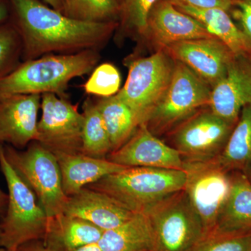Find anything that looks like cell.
Wrapping results in <instances>:
<instances>
[{"label": "cell", "instance_id": "1", "mask_svg": "<svg viewBox=\"0 0 251 251\" xmlns=\"http://www.w3.org/2000/svg\"><path fill=\"white\" fill-rule=\"evenodd\" d=\"M13 21L22 42V62L48 54L98 50L116 23L88 22L68 17L38 0H9Z\"/></svg>", "mask_w": 251, "mask_h": 251}, {"label": "cell", "instance_id": "2", "mask_svg": "<svg viewBox=\"0 0 251 251\" xmlns=\"http://www.w3.org/2000/svg\"><path fill=\"white\" fill-rule=\"evenodd\" d=\"M100 59L98 50L48 54L22 62L0 80V97L16 94H54L67 98L69 82L92 72Z\"/></svg>", "mask_w": 251, "mask_h": 251}, {"label": "cell", "instance_id": "3", "mask_svg": "<svg viewBox=\"0 0 251 251\" xmlns=\"http://www.w3.org/2000/svg\"><path fill=\"white\" fill-rule=\"evenodd\" d=\"M186 180L183 170L132 167L104 176L86 188L108 195L135 214H144L184 190Z\"/></svg>", "mask_w": 251, "mask_h": 251}, {"label": "cell", "instance_id": "4", "mask_svg": "<svg viewBox=\"0 0 251 251\" xmlns=\"http://www.w3.org/2000/svg\"><path fill=\"white\" fill-rule=\"evenodd\" d=\"M0 169L9 191L7 207L0 224V244L16 251L25 243L44 239L49 218L32 190L6 159L2 143H0Z\"/></svg>", "mask_w": 251, "mask_h": 251}, {"label": "cell", "instance_id": "5", "mask_svg": "<svg viewBox=\"0 0 251 251\" xmlns=\"http://www.w3.org/2000/svg\"><path fill=\"white\" fill-rule=\"evenodd\" d=\"M6 159L32 190L48 218L63 214L68 196L63 190L57 158L36 141L25 151L3 144Z\"/></svg>", "mask_w": 251, "mask_h": 251}, {"label": "cell", "instance_id": "6", "mask_svg": "<svg viewBox=\"0 0 251 251\" xmlns=\"http://www.w3.org/2000/svg\"><path fill=\"white\" fill-rule=\"evenodd\" d=\"M175 60L164 49L132 61L123 88L116 94L133 112L138 125H146L163 98L174 72Z\"/></svg>", "mask_w": 251, "mask_h": 251}, {"label": "cell", "instance_id": "7", "mask_svg": "<svg viewBox=\"0 0 251 251\" xmlns=\"http://www.w3.org/2000/svg\"><path fill=\"white\" fill-rule=\"evenodd\" d=\"M152 226L156 251H191L205 235L204 226L184 190L144 213Z\"/></svg>", "mask_w": 251, "mask_h": 251}, {"label": "cell", "instance_id": "8", "mask_svg": "<svg viewBox=\"0 0 251 251\" xmlns=\"http://www.w3.org/2000/svg\"><path fill=\"white\" fill-rule=\"evenodd\" d=\"M211 87L182 63L175 61L171 83L146 125L156 135L173 130L202 107L209 106Z\"/></svg>", "mask_w": 251, "mask_h": 251}, {"label": "cell", "instance_id": "9", "mask_svg": "<svg viewBox=\"0 0 251 251\" xmlns=\"http://www.w3.org/2000/svg\"><path fill=\"white\" fill-rule=\"evenodd\" d=\"M184 191L204 226L205 234L216 227L231 188V175L215 160L184 161Z\"/></svg>", "mask_w": 251, "mask_h": 251}, {"label": "cell", "instance_id": "10", "mask_svg": "<svg viewBox=\"0 0 251 251\" xmlns=\"http://www.w3.org/2000/svg\"><path fill=\"white\" fill-rule=\"evenodd\" d=\"M41 117L35 141L53 153H82L83 115L77 105L54 94L41 95Z\"/></svg>", "mask_w": 251, "mask_h": 251}, {"label": "cell", "instance_id": "11", "mask_svg": "<svg viewBox=\"0 0 251 251\" xmlns=\"http://www.w3.org/2000/svg\"><path fill=\"white\" fill-rule=\"evenodd\" d=\"M235 125L210 108L196 112L172 130V147L184 161L214 159L222 152Z\"/></svg>", "mask_w": 251, "mask_h": 251}, {"label": "cell", "instance_id": "12", "mask_svg": "<svg viewBox=\"0 0 251 251\" xmlns=\"http://www.w3.org/2000/svg\"><path fill=\"white\" fill-rule=\"evenodd\" d=\"M170 55L189 68L211 89L224 78L234 54L216 38L193 39L164 48Z\"/></svg>", "mask_w": 251, "mask_h": 251}, {"label": "cell", "instance_id": "13", "mask_svg": "<svg viewBox=\"0 0 251 251\" xmlns=\"http://www.w3.org/2000/svg\"><path fill=\"white\" fill-rule=\"evenodd\" d=\"M107 159L128 168L181 170L184 160L173 147L163 143L146 125L139 126L126 143L109 153Z\"/></svg>", "mask_w": 251, "mask_h": 251}, {"label": "cell", "instance_id": "14", "mask_svg": "<svg viewBox=\"0 0 251 251\" xmlns=\"http://www.w3.org/2000/svg\"><path fill=\"white\" fill-rule=\"evenodd\" d=\"M251 103V56L234 54L222 80L212 89L209 107L230 123H237L242 109Z\"/></svg>", "mask_w": 251, "mask_h": 251}, {"label": "cell", "instance_id": "15", "mask_svg": "<svg viewBox=\"0 0 251 251\" xmlns=\"http://www.w3.org/2000/svg\"><path fill=\"white\" fill-rule=\"evenodd\" d=\"M41 103L39 94L0 97V143L21 150L35 141Z\"/></svg>", "mask_w": 251, "mask_h": 251}, {"label": "cell", "instance_id": "16", "mask_svg": "<svg viewBox=\"0 0 251 251\" xmlns=\"http://www.w3.org/2000/svg\"><path fill=\"white\" fill-rule=\"evenodd\" d=\"M144 34L163 49L181 41L214 37L196 18L176 9L171 0L157 1Z\"/></svg>", "mask_w": 251, "mask_h": 251}, {"label": "cell", "instance_id": "17", "mask_svg": "<svg viewBox=\"0 0 251 251\" xmlns=\"http://www.w3.org/2000/svg\"><path fill=\"white\" fill-rule=\"evenodd\" d=\"M64 214L89 221L103 231L118 227L135 214L108 195L86 187L68 198Z\"/></svg>", "mask_w": 251, "mask_h": 251}, {"label": "cell", "instance_id": "18", "mask_svg": "<svg viewBox=\"0 0 251 251\" xmlns=\"http://www.w3.org/2000/svg\"><path fill=\"white\" fill-rule=\"evenodd\" d=\"M55 156L62 175L63 190L68 197L104 176L128 168L107 158H94L82 153L58 154Z\"/></svg>", "mask_w": 251, "mask_h": 251}, {"label": "cell", "instance_id": "19", "mask_svg": "<svg viewBox=\"0 0 251 251\" xmlns=\"http://www.w3.org/2000/svg\"><path fill=\"white\" fill-rule=\"evenodd\" d=\"M103 232L89 221L63 213L49 218L43 241L52 251H67L98 243Z\"/></svg>", "mask_w": 251, "mask_h": 251}, {"label": "cell", "instance_id": "20", "mask_svg": "<svg viewBox=\"0 0 251 251\" xmlns=\"http://www.w3.org/2000/svg\"><path fill=\"white\" fill-rule=\"evenodd\" d=\"M176 9L196 18L216 39L222 41L234 54H249L251 48L247 37L236 25L227 11L221 9H201L171 0Z\"/></svg>", "mask_w": 251, "mask_h": 251}, {"label": "cell", "instance_id": "21", "mask_svg": "<svg viewBox=\"0 0 251 251\" xmlns=\"http://www.w3.org/2000/svg\"><path fill=\"white\" fill-rule=\"evenodd\" d=\"M98 244L102 251H156L152 226L143 213L116 228L104 231Z\"/></svg>", "mask_w": 251, "mask_h": 251}, {"label": "cell", "instance_id": "22", "mask_svg": "<svg viewBox=\"0 0 251 251\" xmlns=\"http://www.w3.org/2000/svg\"><path fill=\"white\" fill-rule=\"evenodd\" d=\"M234 173L228 198L215 229L228 233L251 232V183L244 173Z\"/></svg>", "mask_w": 251, "mask_h": 251}, {"label": "cell", "instance_id": "23", "mask_svg": "<svg viewBox=\"0 0 251 251\" xmlns=\"http://www.w3.org/2000/svg\"><path fill=\"white\" fill-rule=\"evenodd\" d=\"M214 160L229 173L251 168V103L242 109L224 150Z\"/></svg>", "mask_w": 251, "mask_h": 251}, {"label": "cell", "instance_id": "24", "mask_svg": "<svg viewBox=\"0 0 251 251\" xmlns=\"http://www.w3.org/2000/svg\"><path fill=\"white\" fill-rule=\"evenodd\" d=\"M95 103L115 151L129 140L139 125L133 112L115 95L100 98Z\"/></svg>", "mask_w": 251, "mask_h": 251}, {"label": "cell", "instance_id": "25", "mask_svg": "<svg viewBox=\"0 0 251 251\" xmlns=\"http://www.w3.org/2000/svg\"><path fill=\"white\" fill-rule=\"evenodd\" d=\"M82 154L106 158L112 146L105 124L95 101L87 99L82 106Z\"/></svg>", "mask_w": 251, "mask_h": 251}, {"label": "cell", "instance_id": "26", "mask_svg": "<svg viewBox=\"0 0 251 251\" xmlns=\"http://www.w3.org/2000/svg\"><path fill=\"white\" fill-rule=\"evenodd\" d=\"M121 10L117 0H64L63 14L88 22H110Z\"/></svg>", "mask_w": 251, "mask_h": 251}, {"label": "cell", "instance_id": "27", "mask_svg": "<svg viewBox=\"0 0 251 251\" xmlns=\"http://www.w3.org/2000/svg\"><path fill=\"white\" fill-rule=\"evenodd\" d=\"M22 62V42L11 21L0 25V80Z\"/></svg>", "mask_w": 251, "mask_h": 251}, {"label": "cell", "instance_id": "28", "mask_svg": "<svg viewBox=\"0 0 251 251\" xmlns=\"http://www.w3.org/2000/svg\"><path fill=\"white\" fill-rule=\"evenodd\" d=\"M191 251H251V232L228 233L214 229Z\"/></svg>", "mask_w": 251, "mask_h": 251}, {"label": "cell", "instance_id": "29", "mask_svg": "<svg viewBox=\"0 0 251 251\" xmlns=\"http://www.w3.org/2000/svg\"><path fill=\"white\" fill-rule=\"evenodd\" d=\"M121 83L118 69L113 64L104 63L94 69L83 88L87 94L105 98L116 95Z\"/></svg>", "mask_w": 251, "mask_h": 251}, {"label": "cell", "instance_id": "30", "mask_svg": "<svg viewBox=\"0 0 251 251\" xmlns=\"http://www.w3.org/2000/svg\"><path fill=\"white\" fill-rule=\"evenodd\" d=\"M158 0H126L123 4L125 22L127 27L140 34H145L149 15Z\"/></svg>", "mask_w": 251, "mask_h": 251}, {"label": "cell", "instance_id": "31", "mask_svg": "<svg viewBox=\"0 0 251 251\" xmlns=\"http://www.w3.org/2000/svg\"><path fill=\"white\" fill-rule=\"evenodd\" d=\"M232 14L239 21L241 30L244 33L251 48V0H232Z\"/></svg>", "mask_w": 251, "mask_h": 251}, {"label": "cell", "instance_id": "32", "mask_svg": "<svg viewBox=\"0 0 251 251\" xmlns=\"http://www.w3.org/2000/svg\"><path fill=\"white\" fill-rule=\"evenodd\" d=\"M181 2L201 9H221L227 11L232 10V0H179Z\"/></svg>", "mask_w": 251, "mask_h": 251}, {"label": "cell", "instance_id": "33", "mask_svg": "<svg viewBox=\"0 0 251 251\" xmlns=\"http://www.w3.org/2000/svg\"><path fill=\"white\" fill-rule=\"evenodd\" d=\"M16 251H52L48 248L41 239L29 241L18 247Z\"/></svg>", "mask_w": 251, "mask_h": 251}, {"label": "cell", "instance_id": "34", "mask_svg": "<svg viewBox=\"0 0 251 251\" xmlns=\"http://www.w3.org/2000/svg\"><path fill=\"white\" fill-rule=\"evenodd\" d=\"M11 9L9 0H0V25L11 21Z\"/></svg>", "mask_w": 251, "mask_h": 251}, {"label": "cell", "instance_id": "35", "mask_svg": "<svg viewBox=\"0 0 251 251\" xmlns=\"http://www.w3.org/2000/svg\"><path fill=\"white\" fill-rule=\"evenodd\" d=\"M8 201H9V196L0 188V216L4 215L7 207Z\"/></svg>", "mask_w": 251, "mask_h": 251}, {"label": "cell", "instance_id": "36", "mask_svg": "<svg viewBox=\"0 0 251 251\" xmlns=\"http://www.w3.org/2000/svg\"><path fill=\"white\" fill-rule=\"evenodd\" d=\"M52 9L62 13L64 11V0H44Z\"/></svg>", "mask_w": 251, "mask_h": 251}, {"label": "cell", "instance_id": "37", "mask_svg": "<svg viewBox=\"0 0 251 251\" xmlns=\"http://www.w3.org/2000/svg\"><path fill=\"white\" fill-rule=\"evenodd\" d=\"M67 251H102V250L99 247L98 243H93V244H87L83 247Z\"/></svg>", "mask_w": 251, "mask_h": 251}, {"label": "cell", "instance_id": "38", "mask_svg": "<svg viewBox=\"0 0 251 251\" xmlns=\"http://www.w3.org/2000/svg\"><path fill=\"white\" fill-rule=\"evenodd\" d=\"M244 173L246 175V176H247L248 179H249L251 183V168L250 169L247 170V171L244 172Z\"/></svg>", "mask_w": 251, "mask_h": 251}, {"label": "cell", "instance_id": "39", "mask_svg": "<svg viewBox=\"0 0 251 251\" xmlns=\"http://www.w3.org/2000/svg\"><path fill=\"white\" fill-rule=\"evenodd\" d=\"M0 251H10L9 249H5V248L1 247L0 248Z\"/></svg>", "mask_w": 251, "mask_h": 251}, {"label": "cell", "instance_id": "40", "mask_svg": "<svg viewBox=\"0 0 251 251\" xmlns=\"http://www.w3.org/2000/svg\"><path fill=\"white\" fill-rule=\"evenodd\" d=\"M117 1H121V2L123 3H125V1H126V0H117Z\"/></svg>", "mask_w": 251, "mask_h": 251}, {"label": "cell", "instance_id": "41", "mask_svg": "<svg viewBox=\"0 0 251 251\" xmlns=\"http://www.w3.org/2000/svg\"><path fill=\"white\" fill-rule=\"evenodd\" d=\"M1 227H0V238H1ZM0 248H1V244H0Z\"/></svg>", "mask_w": 251, "mask_h": 251}]
</instances>
